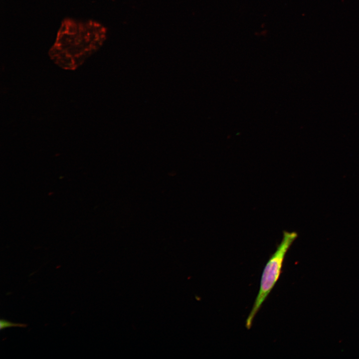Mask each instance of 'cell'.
Returning <instances> with one entry per match:
<instances>
[{"label": "cell", "instance_id": "1", "mask_svg": "<svg viewBox=\"0 0 359 359\" xmlns=\"http://www.w3.org/2000/svg\"><path fill=\"white\" fill-rule=\"evenodd\" d=\"M297 236L298 234L294 231L283 232L281 242L265 266L259 291L246 321L247 329L251 327L255 316L278 280L285 255Z\"/></svg>", "mask_w": 359, "mask_h": 359}, {"label": "cell", "instance_id": "2", "mask_svg": "<svg viewBox=\"0 0 359 359\" xmlns=\"http://www.w3.org/2000/svg\"><path fill=\"white\" fill-rule=\"evenodd\" d=\"M27 325L19 323H12L5 320L1 319L0 321V329L2 330L5 328H10L12 327H26Z\"/></svg>", "mask_w": 359, "mask_h": 359}]
</instances>
